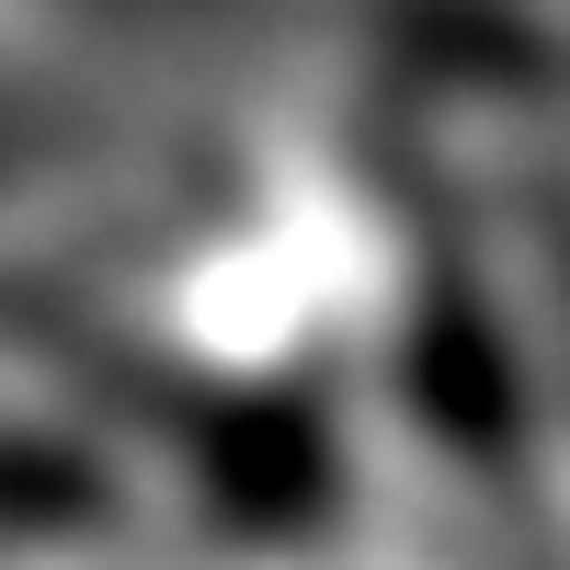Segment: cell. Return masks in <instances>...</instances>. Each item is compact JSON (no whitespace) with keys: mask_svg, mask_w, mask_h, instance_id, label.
Instances as JSON below:
<instances>
[{"mask_svg":"<svg viewBox=\"0 0 570 570\" xmlns=\"http://www.w3.org/2000/svg\"><path fill=\"white\" fill-rule=\"evenodd\" d=\"M537 252H548V285L570 308V183H537Z\"/></svg>","mask_w":570,"mask_h":570,"instance_id":"1","label":"cell"}]
</instances>
